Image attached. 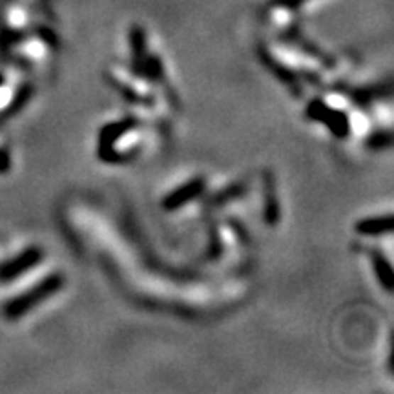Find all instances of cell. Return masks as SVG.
I'll return each instance as SVG.
<instances>
[{
  "mask_svg": "<svg viewBox=\"0 0 394 394\" xmlns=\"http://www.w3.org/2000/svg\"><path fill=\"white\" fill-rule=\"evenodd\" d=\"M62 274L48 275L46 280L35 285L28 292L21 294V296L13 297L11 301H8V305H6V316H8L9 319L21 318V316L30 312V310H33L38 303L50 300L53 294L59 292L60 288H62Z\"/></svg>",
  "mask_w": 394,
  "mask_h": 394,
  "instance_id": "1",
  "label": "cell"
},
{
  "mask_svg": "<svg viewBox=\"0 0 394 394\" xmlns=\"http://www.w3.org/2000/svg\"><path fill=\"white\" fill-rule=\"evenodd\" d=\"M356 232L360 236H387L393 232V217L383 216V217H371V219L360 221L356 225Z\"/></svg>",
  "mask_w": 394,
  "mask_h": 394,
  "instance_id": "4",
  "label": "cell"
},
{
  "mask_svg": "<svg viewBox=\"0 0 394 394\" xmlns=\"http://www.w3.org/2000/svg\"><path fill=\"white\" fill-rule=\"evenodd\" d=\"M9 168V155L6 150H0V172H6Z\"/></svg>",
  "mask_w": 394,
  "mask_h": 394,
  "instance_id": "7",
  "label": "cell"
},
{
  "mask_svg": "<svg viewBox=\"0 0 394 394\" xmlns=\"http://www.w3.org/2000/svg\"><path fill=\"white\" fill-rule=\"evenodd\" d=\"M2 82H4V79H2V75H0V86H2Z\"/></svg>",
  "mask_w": 394,
  "mask_h": 394,
  "instance_id": "8",
  "label": "cell"
},
{
  "mask_svg": "<svg viewBox=\"0 0 394 394\" xmlns=\"http://www.w3.org/2000/svg\"><path fill=\"white\" fill-rule=\"evenodd\" d=\"M31 94H33V88H31V86H22V89L17 94L15 101L9 104V108H6V110L0 114V124L6 123L9 117H13V115L17 114V111L24 106L26 102H28V99L31 97Z\"/></svg>",
  "mask_w": 394,
  "mask_h": 394,
  "instance_id": "6",
  "label": "cell"
},
{
  "mask_svg": "<svg viewBox=\"0 0 394 394\" xmlns=\"http://www.w3.org/2000/svg\"><path fill=\"white\" fill-rule=\"evenodd\" d=\"M204 188L203 179H194V181L185 182L182 187H179L177 190H174L170 195H166L163 204H165L166 210H177V208H182L190 201L197 199L201 195Z\"/></svg>",
  "mask_w": 394,
  "mask_h": 394,
  "instance_id": "3",
  "label": "cell"
},
{
  "mask_svg": "<svg viewBox=\"0 0 394 394\" xmlns=\"http://www.w3.org/2000/svg\"><path fill=\"white\" fill-rule=\"evenodd\" d=\"M373 265L380 283H382L387 290H390V288H393V268H390V263L387 261L385 256L380 252V254L373 256Z\"/></svg>",
  "mask_w": 394,
  "mask_h": 394,
  "instance_id": "5",
  "label": "cell"
},
{
  "mask_svg": "<svg viewBox=\"0 0 394 394\" xmlns=\"http://www.w3.org/2000/svg\"><path fill=\"white\" fill-rule=\"evenodd\" d=\"M40 259H43V251L37 246H31V248H26L24 252H21L17 258L0 263V283H9V281L18 280L26 272L37 267Z\"/></svg>",
  "mask_w": 394,
  "mask_h": 394,
  "instance_id": "2",
  "label": "cell"
}]
</instances>
